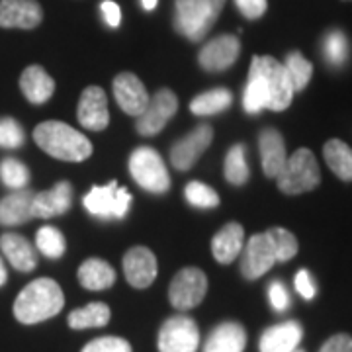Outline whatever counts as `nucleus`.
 I'll return each instance as SVG.
<instances>
[{"label":"nucleus","mask_w":352,"mask_h":352,"mask_svg":"<svg viewBox=\"0 0 352 352\" xmlns=\"http://www.w3.org/2000/svg\"><path fill=\"white\" fill-rule=\"evenodd\" d=\"M65 305L61 286L51 278L30 282L14 302V317L24 325H36L59 314Z\"/></svg>","instance_id":"nucleus-1"},{"label":"nucleus","mask_w":352,"mask_h":352,"mask_svg":"<svg viewBox=\"0 0 352 352\" xmlns=\"http://www.w3.org/2000/svg\"><path fill=\"white\" fill-rule=\"evenodd\" d=\"M34 139L39 149L69 163H82L92 155V143L85 133L63 122H43L34 129Z\"/></svg>","instance_id":"nucleus-2"},{"label":"nucleus","mask_w":352,"mask_h":352,"mask_svg":"<svg viewBox=\"0 0 352 352\" xmlns=\"http://www.w3.org/2000/svg\"><path fill=\"white\" fill-rule=\"evenodd\" d=\"M226 0H175V30L190 41H200L214 28Z\"/></svg>","instance_id":"nucleus-3"},{"label":"nucleus","mask_w":352,"mask_h":352,"mask_svg":"<svg viewBox=\"0 0 352 352\" xmlns=\"http://www.w3.org/2000/svg\"><path fill=\"white\" fill-rule=\"evenodd\" d=\"M278 188L288 196L303 194L319 186L321 182V173L315 155L309 149H298L289 157L284 168L276 176Z\"/></svg>","instance_id":"nucleus-4"},{"label":"nucleus","mask_w":352,"mask_h":352,"mask_svg":"<svg viewBox=\"0 0 352 352\" xmlns=\"http://www.w3.org/2000/svg\"><path fill=\"white\" fill-rule=\"evenodd\" d=\"M263 80L264 88L268 92V110L272 112H282L286 110L292 98H294V87L289 82L288 73L284 69V65L276 61L274 57H252L251 71Z\"/></svg>","instance_id":"nucleus-5"},{"label":"nucleus","mask_w":352,"mask_h":352,"mask_svg":"<svg viewBox=\"0 0 352 352\" xmlns=\"http://www.w3.org/2000/svg\"><path fill=\"white\" fill-rule=\"evenodd\" d=\"M129 173L139 186L151 194H164L170 188V176L161 155L151 147H138L129 157Z\"/></svg>","instance_id":"nucleus-6"},{"label":"nucleus","mask_w":352,"mask_h":352,"mask_svg":"<svg viewBox=\"0 0 352 352\" xmlns=\"http://www.w3.org/2000/svg\"><path fill=\"white\" fill-rule=\"evenodd\" d=\"M131 206V194L122 188L116 180L106 186H94L85 196V208L88 214L102 217V219H124Z\"/></svg>","instance_id":"nucleus-7"},{"label":"nucleus","mask_w":352,"mask_h":352,"mask_svg":"<svg viewBox=\"0 0 352 352\" xmlns=\"http://www.w3.org/2000/svg\"><path fill=\"white\" fill-rule=\"evenodd\" d=\"M200 344V331L194 319L176 315L163 323L159 331V352H196Z\"/></svg>","instance_id":"nucleus-8"},{"label":"nucleus","mask_w":352,"mask_h":352,"mask_svg":"<svg viewBox=\"0 0 352 352\" xmlns=\"http://www.w3.org/2000/svg\"><path fill=\"white\" fill-rule=\"evenodd\" d=\"M208 294V278L201 272L200 268H182L170 282L168 288V300L176 309H192L196 305H200L201 300Z\"/></svg>","instance_id":"nucleus-9"},{"label":"nucleus","mask_w":352,"mask_h":352,"mask_svg":"<svg viewBox=\"0 0 352 352\" xmlns=\"http://www.w3.org/2000/svg\"><path fill=\"white\" fill-rule=\"evenodd\" d=\"M176 110H178V98L175 92L168 88H161L159 92H155L153 98H149L145 112L138 116L135 127L141 135H157L170 122Z\"/></svg>","instance_id":"nucleus-10"},{"label":"nucleus","mask_w":352,"mask_h":352,"mask_svg":"<svg viewBox=\"0 0 352 352\" xmlns=\"http://www.w3.org/2000/svg\"><path fill=\"white\" fill-rule=\"evenodd\" d=\"M276 263V252H274L268 233L266 231L256 233L245 245L243 258H241V274L247 280H256L264 276Z\"/></svg>","instance_id":"nucleus-11"},{"label":"nucleus","mask_w":352,"mask_h":352,"mask_svg":"<svg viewBox=\"0 0 352 352\" xmlns=\"http://www.w3.org/2000/svg\"><path fill=\"white\" fill-rule=\"evenodd\" d=\"M214 139V129L208 124H201L196 129H192L186 138L176 141L170 149V163L176 170H188L198 163L201 155L210 147Z\"/></svg>","instance_id":"nucleus-12"},{"label":"nucleus","mask_w":352,"mask_h":352,"mask_svg":"<svg viewBox=\"0 0 352 352\" xmlns=\"http://www.w3.org/2000/svg\"><path fill=\"white\" fill-rule=\"evenodd\" d=\"M76 120L80 126L90 131H102L108 127L110 124L108 98L100 87L85 88L76 108Z\"/></svg>","instance_id":"nucleus-13"},{"label":"nucleus","mask_w":352,"mask_h":352,"mask_svg":"<svg viewBox=\"0 0 352 352\" xmlns=\"http://www.w3.org/2000/svg\"><path fill=\"white\" fill-rule=\"evenodd\" d=\"M241 41L235 36H217L201 47L198 63L204 71H226L239 59Z\"/></svg>","instance_id":"nucleus-14"},{"label":"nucleus","mask_w":352,"mask_h":352,"mask_svg":"<svg viewBox=\"0 0 352 352\" xmlns=\"http://www.w3.org/2000/svg\"><path fill=\"white\" fill-rule=\"evenodd\" d=\"M113 96L118 106L129 116H141L149 104V94L145 85L133 73H120L113 78Z\"/></svg>","instance_id":"nucleus-15"},{"label":"nucleus","mask_w":352,"mask_h":352,"mask_svg":"<svg viewBox=\"0 0 352 352\" xmlns=\"http://www.w3.org/2000/svg\"><path fill=\"white\" fill-rule=\"evenodd\" d=\"M43 20L38 0H0V28L34 30Z\"/></svg>","instance_id":"nucleus-16"},{"label":"nucleus","mask_w":352,"mask_h":352,"mask_svg":"<svg viewBox=\"0 0 352 352\" xmlns=\"http://www.w3.org/2000/svg\"><path fill=\"white\" fill-rule=\"evenodd\" d=\"M124 274L133 288H149L157 278V258L147 247H133L124 256Z\"/></svg>","instance_id":"nucleus-17"},{"label":"nucleus","mask_w":352,"mask_h":352,"mask_svg":"<svg viewBox=\"0 0 352 352\" xmlns=\"http://www.w3.org/2000/svg\"><path fill=\"white\" fill-rule=\"evenodd\" d=\"M71 204H73V188L67 180H63L55 188L34 194L32 214H34V217L50 219V217L63 215L65 212H69Z\"/></svg>","instance_id":"nucleus-18"},{"label":"nucleus","mask_w":352,"mask_h":352,"mask_svg":"<svg viewBox=\"0 0 352 352\" xmlns=\"http://www.w3.org/2000/svg\"><path fill=\"white\" fill-rule=\"evenodd\" d=\"M258 149H261V161H263V173L268 178H276L284 164L288 161L286 157V143L278 129L266 127L258 135Z\"/></svg>","instance_id":"nucleus-19"},{"label":"nucleus","mask_w":352,"mask_h":352,"mask_svg":"<svg viewBox=\"0 0 352 352\" xmlns=\"http://www.w3.org/2000/svg\"><path fill=\"white\" fill-rule=\"evenodd\" d=\"M303 337V329L298 321H286L266 329L261 337V352H292L298 349Z\"/></svg>","instance_id":"nucleus-20"},{"label":"nucleus","mask_w":352,"mask_h":352,"mask_svg":"<svg viewBox=\"0 0 352 352\" xmlns=\"http://www.w3.org/2000/svg\"><path fill=\"white\" fill-rule=\"evenodd\" d=\"M0 249L8 263L20 272H32L38 266V252L34 245L18 233H4L0 237Z\"/></svg>","instance_id":"nucleus-21"},{"label":"nucleus","mask_w":352,"mask_h":352,"mask_svg":"<svg viewBox=\"0 0 352 352\" xmlns=\"http://www.w3.org/2000/svg\"><path fill=\"white\" fill-rule=\"evenodd\" d=\"M32 201H34V192L25 188L14 190L12 194L2 198L0 200V226H22L25 221L34 219Z\"/></svg>","instance_id":"nucleus-22"},{"label":"nucleus","mask_w":352,"mask_h":352,"mask_svg":"<svg viewBox=\"0 0 352 352\" xmlns=\"http://www.w3.org/2000/svg\"><path fill=\"white\" fill-rule=\"evenodd\" d=\"M245 247V229L241 223H227L212 241V252L219 264H231Z\"/></svg>","instance_id":"nucleus-23"},{"label":"nucleus","mask_w":352,"mask_h":352,"mask_svg":"<svg viewBox=\"0 0 352 352\" xmlns=\"http://www.w3.org/2000/svg\"><path fill=\"white\" fill-rule=\"evenodd\" d=\"M247 346V333L239 323L227 321L210 333L204 352H243Z\"/></svg>","instance_id":"nucleus-24"},{"label":"nucleus","mask_w":352,"mask_h":352,"mask_svg":"<svg viewBox=\"0 0 352 352\" xmlns=\"http://www.w3.org/2000/svg\"><path fill=\"white\" fill-rule=\"evenodd\" d=\"M20 88L32 104H43L55 92V80L39 65H30L20 76Z\"/></svg>","instance_id":"nucleus-25"},{"label":"nucleus","mask_w":352,"mask_h":352,"mask_svg":"<svg viewBox=\"0 0 352 352\" xmlns=\"http://www.w3.org/2000/svg\"><path fill=\"white\" fill-rule=\"evenodd\" d=\"M78 282L90 292H102L112 288L116 282V272L110 264L102 258H88L78 268Z\"/></svg>","instance_id":"nucleus-26"},{"label":"nucleus","mask_w":352,"mask_h":352,"mask_svg":"<svg viewBox=\"0 0 352 352\" xmlns=\"http://www.w3.org/2000/svg\"><path fill=\"white\" fill-rule=\"evenodd\" d=\"M110 307L102 302H92L75 309L69 315V327L76 329V331H82V329H96V327H106L108 321H110Z\"/></svg>","instance_id":"nucleus-27"},{"label":"nucleus","mask_w":352,"mask_h":352,"mask_svg":"<svg viewBox=\"0 0 352 352\" xmlns=\"http://www.w3.org/2000/svg\"><path fill=\"white\" fill-rule=\"evenodd\" d=\"M323 155L329 168L339 176L340 180H352V149L340 139H331L323 147Z\"/></svg>","instance_id":"nucleus-28"},{"label":"nucleus","mask_w":352,"mask_h":352,"mask_svg":"<svg viewBox=\"0 0 352 352\" xmlns=\"http://www.w3.org/2000/svg\"><path fill=\"white\" fill-rule=\"evenodd\" d=\"M231 102H233V96L227 88H214L190 102V112L196 116H214V113L227 110Z\"/></svg>","instance_id":"nucleus-29"},{"label":"nucleus","mask_w":352,"mask_h":352,"mask_svg":"<svg viewBox=\"0 0 352 352\" xmlns=\"http://www.w3.org/2000/svg\"><path fill=\"white\" fill-rule=\"evenodd\" d=\"M284 69L288 73V78L289 82H292V87H294V92H300V90L307 87L309 80H311V75H314V65L309 63L300 51L288 53Z\"/></svg>","instance_id":"nucleus-30"},{"label":"nucleus","mask_w":352,"mask_h":352,"mask_svg":"<svg viewBox=\"0 0 352 352\" xmlns=\"http://www.w3.org/2000/svg\"><path fill=\"white\" fill-rule=\"evenodd\" d=\"M249 164L245 159V145H233L226 157V178L233 186H243L249 180Z\"/></svg>","instance_id":"nucleus-31"},{"label":"nucleus","mask_w":352,"mask_h":352,"mask_svg":"<svg viewBox=\"0 0 352 352\" xmlns=\"http://www.w3.org/2000/svg\"><path fill=\"white\" fill-rule=\"evenodd\" d=\"M349 53H351V43L340 30H333L323 38V55L329 65L342 67L349 59Z\"/></svg>","instance_id":"nucleus-32"},{"label":"nucleus","mask_w":352,"mask_h":352,"mask_svg":"<svg viewBox=\"0 0 352 352\" xmlns=\"http://www.w3.org/2000/svg\"><path fill=\"white\" fill-rule=\"evenodd\" d=\"M266 233H268L270 243L274 247L278 263H286V261L294 258L298 254V239H296L294 233H289L288 229H284V227H270Z\"/></svg>","instance_id":"nucleus-33"},{"label":"nucleus","mask_w":352,"mask_h":352,"mask_svg":"<svg viewBox=\"0 0 352 352\" xmlns=\"http://www.w3.org/2000/svg\"><path fill=\"white\" fill-rule=\"evenodd\" d=\"M243 108L247 113H258L261 110H268V92L264 88L263 80L254 73H249L247 88L243 94Z\"/></svg>","instance_id":"nucleus-34"},{"label":"nucleus","mask_w":352,"mask_h":352,"mask_svg":"<svg viewBox=\"0 0 352 352\" xmlns=\"http://www.w3.org/2000/svg\"><path fill=\"white\" fill-rule=\"evenodd\" d=\"M36 245H38L39 252H43L50 258H61L67 249L63 233L55 227L45 226L41 227L36 235Z\"/></svg>","instance_id":"nucleus-35"},{"label":"nucleus","mask_w":352,"mask_h":352,"mask_svg":"<svg viewBox=\"0 0 352 352\" xmlns=\"http://www.w3.org/2000/svg\"><path fill=\"white\" fill-rule=\"evenodd\" d=\"M0 180L8 188L22 190L30 182V170L22 161L8 157L0 163Z\"/></svg>","instance_id":"nucleus-36"},{"label":"nucleus","mask_w":352,"mask_h":352,"mask_svg":"<svg viewBox=\"0 0 352 352\" xmlns=\"http://www.w3.org/2000/svg\"><path fill=\"white\" fill-rule=\"evenodd\" d=\"M184 196L188 200L190 206L194 208H201V210H210L219 206V196L214 188H210L208 184L198 182V180H192L186 190H184Z\"/></svg>","instance_id":"nucleus-37"},{"label":"nucleus","mask_w":352,"mask_h":352,"mask_svg":"<svg viewBox=\"0 0 352 352\" xmlns=\"http://www.w3.org/2000/svg\"><path fill=\"white\" fill-rule=\"evenodd\" d=\"M24 145V129L14 118H0V147L18 149Z\"/></svg>","instance_id":"nucleus-38"},{"label":"nucleus","mask_w":352,"mask_h":352,"mask_svg":"<svg viewBox=\"0 0 352 352\" xmlns=\"http://www.w3.org/2000/svg\"><path fill=\"white\" fill-rule=\"evenodd\" d=\"M80 352H133L131 344L122 337H100L88 342Z\"/></svg>","instance_id":"nucleus-39"},{"label":"nucleus","mask_w":352,"mask_h":352,"mask_svg":"<svg viewBox=\"0 0 352 352\" xmlns=\"http://www.w3.org/2000/svg\"><path fill=\"white\" fill-rule=\"evenodd\" d=\"M268 300L272 303V307L276 309V311H284V309H288L289 305V294L286 286L280 282V280H274L270 286H268Z\"/></svg>","instance_id":"nucleus-40"},{"label":"nucleus","mask_w":352,"mask_h":352,"mask_svg":"<svg viewBox=\"0 0 352 352\" xmlns=\"http://www.w3.org/2000/svg\"><path fill=\"white\" fill-rule=\"evenodd\" d=\"M235 4L247 20H258L268 8L266 0H235Z\"/></svg>","instance_id":"nucleus-41"},{"label":"nucleus","mask_w":352,"mask_h":352,"mask_svg":"<svg viewBox=\"0 0 352 352\" xmlns=\"http://www.w3.org/2000/svg\"><path fill=\"white\" fill-rule=\"evenodd\" d=\"M296 289H298V294L302 296L303 300H314L315 298L317 288H315L311 274H309L307 270H300V272L296 274Z\"/></svg>","instance_id":"nucleus-42"},{"label":"nucleus","mask_w":352,"mask_h":352,"mask_svg":"<svg viewBox=\"0 0 352 352\" xmlns=\"http://www.w3.org/2000/svg\"><path fill=\"white\" fill-rule=\"evenodd\" d=\"M319 352H352V337L346 333H339L319 349Z\"/></svg>","instance_id":"nucleus-43"},{"label":"nucleus","mask_w":352,"mask_h":352,"mask_svg":"<svg viewBox=\"0 0 352 352\" xmlns=\"http://www.w3.org/2000/svg\"><path fill=\"white\" fill-rule=\"evenodd\" d=\"M100 10L104 20H106V24L110 25V28H118L120 25V22H122V10H120V6L116 2L104 0L100 4Z\"/></svg>","instance_id":"nucleus-44"},{"label":"nucleus","mask_w":352,"mask_h":352,"mask_svg":"<svg viewBox=\"0 0 352 352\" xmlns=\"http://www.w3.org/2000/svg\"><path fill=\"white\" fill-rule=\"evenodd\" d=\"M6 278H8V274H6L4 263H2V258H0V286H4V284H6Z\"/></svg>","instance_id":"nucleus-45"},{"label":"nucleus","mask_w":352,"mask_h":352,"mask_svg":"<svg viewBox=\"0 0 352 352\" xmlns=\"http://www.w3.org/2000/svg\"><path fill=\"white\" fill-rule=\"evenodd\" d=\"M141 4H143V8L145 10H155V6H157V0H141Z\"/></svg>","instance_id":"nucleus-46"},{"label":"nucleus","mask_w":352,"mask_h":352,"mask_svg":"<svg viewBox=\"0 0 352 352\" xmlns=\"http://www.w3.org/2000/svg\"><path fill=\"white\" fill-rule=\"evenodd\" d=\"M292 352H303V351H292Z\"/></svg>","instance_id":"nucleus-47"}]
</instances>
